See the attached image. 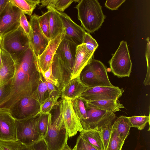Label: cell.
Returning <instances> with one entry per match:
<instances>
[{
  "instance_id": "6da1fadb",
  "label": "cell",
  "mask_w": 150,
  "mask_h": 150,
  "mask_svg": "<svg viewBox=\"0 0 150 150\" xmlns=\"http://www.w3.org/2000/svg\"><path fill=\"white\" fill-rule=\"evenodd\" d=\"M14 62L15 72L11 79V93L0 104V108L10 110L21 98L31 96L39 82L41 74L38 71L30 47Z\"/></svg>"
},
{
  "instance_id": "7a4b0ae2",
  "label": "cell",
  "mask_w": 150,
  "mask_h": 150,
  "mask_svg": "<svg viewBox=\"0 0 150 150\" xmlns=\"http://www.w3.org/2000/svg\"><path fill=\"white\" fill-rule=\"evenodd\" d=\"M75 7L77 10L78 18L87 33H93L102 25L105 16L97 0H79Z\"/></svg>"
},
{
  "instance_id": "3957f363",
  "label": "cell",
  "mask_w": 150,
  "mask_h": 150,
  "mask_svg": "<svg viewBox=\"0 0 150 150\" xmlns=\"http://www.w3.org/2000/svg\"><path fill=\"white\" fill-rule=\"evenodd\" d=\"M79 77L89 88L114 86L109 79L106 67L100 61L93 58L83 69Z\"/></svg>"
},
{
  "instance_id": "277c9868",
  "label": "cell",
  "mask_w": 150,
  "mask_h": 150,
  "mask_svg": "<svg viewBox=\"0 0 150 150\" xmlns=\"http://www.w3.org/2000/svg\"><path fill=\"white\" fill-rule=\"evenodd\" d=\"M0 47L15 61L30 46L28 37L19 25L1 36Z\"/></svg>"
},
{
  "instance_id": "5b68a950",
  "label": "cell",
  "mask_w": 150,
  "mask_h": 150,
  "mask_svg": "<svg viewBox=\"0 0 150 150\" xmlns=\"http://www.w3.org/2000/svg\"><path fill=\"white\" fill-rule=\"evenodd\" d=\"M59 111L53 121L51 113L47 114L49 118L48 129L45 136L43 139L46 144L47 150H61L68 140L69 136L62 114L60 110Z\"/></svg>"
},
{
  "instance_id": "8992f818",
  "label": "cell",
  "mask_w": 150,
  "mask_h": 150,
  "mask_svg": "<svg viewBox=\"0 0 150 150\" xmlns=\"http://www.w3.org/2000/svg\"><path fill=\"white\" fill-rule=\"evenodd\" d=\"M109 63L111 71L119 78L129 77L132 71V63L127 42L122 40Z\"/></svg>"
},
{
  "instance_id": "52a82bcc",
  "label": "cell",
  "mask_w": 150,
  "mask_h": 150,
  "mask_svg": "<svg viewBox=\"0 0 150 150\" xmlns=\"http://www.w3.org/2000/svg\"><path fill=\"white\" fill-rule=\"evenodd\" d=\"M87 118L81 122L84 130L93 129L100 132L109 124H113L116 117L114 113L86 106Z\"/></svg>"
},
{
  "instance_id": "ba28073f",
  "label": "cell",
  "mask_w": 150,
  "mask_h": 150,
  "mask_svg": "<svg viewBox=\"0 0 150 150\" xmlns=\"http://www.w3.org/2000/svg\"><path fill=\"white\" fill-rule=\"evenodd\" d=\"M38 116L21 120L15 119L17 141L21 144L29 145L42 138L38 129Z\"/></svg>"
},
{
  "instance_id": "9c48e42d",
  "label": "cell",
  "mask_w": 150,
  "mask_h": 150,
  "mask_svg": "<svg viewBox=\"0 0 150 150\" xmlns=\"http://www.w3.org/2000/svg\"><path fill=\"white\" fill-rule=\"evenodd\" d=\"M62 98L60 104V110L67 134L71 137L76 135L78 132H81L83 129L74 110L72 99L65 96Z\"/></svg>"
},
{
  "instance_id": "30bf717a",
  "label": "cell",
  "mask_w": 150,
  "mask_h": 150,
  "mask_svg": "<svg viewBox=\"0 0 150 150\" xmlns=\"http://www.w3.org/2000/svg\"><path fill=\"white\" fill-rule=\"evenodd\" d=\"M117 86H98L88 88L79 97L84 103L102 100H117L124 92Z\"/></svg>"
},
{
  "instance_id": "8fae6325",
  "label": "cell",
  "mask_w": 150,
  "mask_h": 150,
  "mask_svg": "<svg viewBox=\"0 0 150 150\" xmlns=\"http://www.w3.org/2000/svg\"><path fill=\"white\" fill-rule=\"evenodd\" d=\"M40 105L31 96H28L21 98L9 110L16 120H21L39 116Z\"/></svg>"
},
{
  "instance_id": "7c38bea8",
  "label": "cell",
  "mask_w": 150,
  "mask_h": 150,
  "mask_svg": "<svg viewBox=\"0 0 150 150\" xmlns=\"http://www.w3.org/2000/svg\"><path fill=\"white\" fill-rule=\"evenodd\" d=\"M38 16L34 14L30 16L29 23L31 28L29 38L30 47L35 59L43 52L50 40L42 30L38 20Z\"/></svg>"
},
{
  "instance_id": "4fadbf2b",
  "label": "cell",
  "mask_w": 150,
  "mask_h": 150,
  "mask_svg": "<svg viewBox=\"0 0 150 150\" xmlns=\"http://www.w3.org/2000/svg\"><path fill=\"white\" fill-rule=\"evenodd\" d=\"M22 12L8 0L0 15V36H2L20 25Z\"/></svg>"
},
{
  "instance_id": "5bb4252c",
  "label": "cell",
  "mask_w": 150,
  "mask_h": 150,
  "mask_svg": "<svg viewBox=\"0 0 150 150\" xmlns=\"http://www.w3.org/2000/svg\"><path fill=\"white\" fill-rule=\"evenodd\" d=\"M65 34L64 30L53 39L50 40L43 52L35 59L37 68L40 74H42L49 68L57 48L64 38Z\"/></svg>"
},
{
  "instance_id": "9a60e30c",
  "label": "cell",
  "mask_w": 150,
  "mask_h": 150,
  "mask_svg": "<svg viewBox=\"0 0 150 150\" xmlns=\"http://www.w3.org/2000/svg\"><path fill=\"white\" fill-rule=\"evenodd\" d=\"M0 140L18 141L16 120L9 110L0 108Z\"/></svg>"
},
{
  "instance_id": "2e32d148",
  "label": "cell",
  "mask_w": 150,
  "mask_h": 150,
  "mask_svg": "<svg viewBox=\"0 0 150 150\" xmlns=\"http://www.w3.org/2000/svg\"><path fill=\"white\" fill-rule=\"evenodd\" d=\"M55 10L59 14L65 29L64 38L77 45L83 44L84 37L86 32L85 30L75 23L65 13Z\"/></svg>"
},
{
  "instance_id": "e0dca14e",
  "label": "cell",
  "mask_w": 150,
  "mask_h": 150,
  "mask_svg": "<svg viewBox=\"0 0 150 150\" xmlns=\"http://www.w3.org/2000/svg\"><path fill=\"white\" fill-rule=\"evenodd\" d=\"M77 46L71 42L64 38L59 45L55 53L71 73L74 65Z\"/></svg>"
},
{
  "instance_id": "ac0fdd59",
  "label": "cell",
  "mask_w": 150,
  "mask_h": 150,
  "mask_svg": "<svg viewBox=\"0 0 150 150\" xmlns=\"http://www.w3.org/2000/svg\"><path fill=\"white\" fill-rule=\"evenodd\" d=\"M94 52L87 49L85 44L77 46L75 57L70 80L79 76L84 67L92 58Z\"/></svg>"
},
{
  "instance_id": "d6986e66",
  "label": "cell",
  "mask_w": 150,
  "mask_h": 150,
  "mask_svg": "<svg viewBox=\"0 0 150 150\" xmlns=\"http://www.w3.org/2000/svg\"><path fill=\"white\" fill-rule=\"evenodd\" d=\"M52 74L59 84L58 90V94L60 95L63 87L70 80L71 73L56 54L52 60Z\"/></svg>"
},
{
  "instance_id": "ffe728a7",
  "label": "cell",
  "mask_w": 150,
  "mask_h": 150,
  "mask_svg": "<svg viewBox=\"0 0 150 150\" xmlns=\"http://www.w3.org/2000/svg\"><path fill=\"white\" fill-rule=\"evenodd\" d=\"M1 64L0 67V86L13 78L16 69L13 60L7 52L1 47Z\"/></svg>"
},
{
  "instance_id": "44dd1931",
  "label": "cell",
  "mask_w": 150,
  "mask_h": 150,
  "mask_svg": "<svg viewBox=\"0 0 150 150\" xmlns=\"http://www.w3.org/2000/svg\"><path fill=\"white\" fill-rule=\"evenodd\" d=\"M89 88L78 76L69 81L63 87L61 94L62 98L65 96L73 100L79 97Z\"/></svg>"
},
{
  "instance_id": "7402d4cb",
  "label": "cell",
  "mask_w": 150,
  "mask_h": 150,
  "mask_svg": "<svg viewBox=\"0 0 150 150\" xmlns=\"http://www.w3.org/2000/svg\"><path fill=\"white\" fill-rule=\"evenodd\" d=\"M86 106L112 113L121 110L125 108L123 105L117 100H102L84 103Z\"/></svg>"
},
{
  "instance_id": "603a6c76",
  "label": "cell",
  "mask_w": 150,
  "mask_h": 150,
  "mask_svg": "<svg viewBox=\"0 0 150 150\" xmlns=\"http://www.w3.org/2000/svg\"><path fill=\"white\" fill-rule=\"evenodd\" d=\"M49 11V25L50 35L52 40L65 30L61 19L56 11L53 8L47 7Z\"/></svg>"
},
{
  "instance_id": "cb8c5ba5",
  "label": "cell",
  "mask_w": 150,
  "mask_h": 150,
  "mask_svg": "<svg viewBox=\"0 0 150 150\" xmlns=\"http://www.w3.org/2000/svg\"><path fill=\"white\" fill-rule=\"evenodd\" d=\"M79 136L98 150H105L100 132L83 129L80 132Z\"/></svg>"
},
{
  "instance_id": "d4e9b609",
  "label": "cell",
  "mask_w": 150,
  "mask_h": 150,
  "mask_svg": "<svg viewBox=\"0 0 150 150\" xmlns=\"http://www.w3.org/2000/svg\"><path fill=\"white\" fill-rule=\"evenodd\" d=\"M117 133L122 141L125 140L129 134L130 128L131 127L129 119L125 116H121L113 123Z\"/></svg>"
},
{
  "instance_id": "484cf974",
  "label": "cell",
  "mask_w": 150,
  "mask_h": 150,
  "mask_svg": "<svg viewBox=\"0 0 150 150\" xmlns=\"http://www.w3.org/2000/svg\"><path fill=\"white\" fill-rule=\"evenodd\" d=\"M79 0H42L39 9L46 6L53 8L55 10L60 12H63L74 2H78Z\"/></svg>"
},
{
  "instance_id": "4316f807",
  "label": "cell",
  "mask_w": 150,
  "mask_h": 150,
  "mask_svg": "<svg viewBox=\"0 0 150 150\" xmlns=\"http://www.w3.org/2000/svg\"><path fill=\"white\" fill-rule=\"evenodd\" d=\"M11 3L19 8L25 14L31 16L40 0H10Z\"/></svg>"
},
{
  "instance_id": "83f0119b",
  "label": "cell",
  "mask_w": 150,
  "mask_h": 150,
  "mask_svg": "<svg viewBox=\"0 0 150 150\" xmlns=\"http://www.w3.org/2000/svg\"><path fill=\"white\" fill-rule=\"evenodd\" d=\"M47 86L45 81H44L41 74L39 82L36 90L31 96L40 104L47 98Z\"/></svg>"
},
{
  "instance_id": "f1b7e54d",
  "label": "cell",
  "mask_w": 150,
  "mask_h": 150,
  "mask_svg": "<svg viewBox=\"0 0 150 150\" xmlns=\"http://www.w3.org/2000/svg\"><path fill=\"white\" fill-rule=\"evenodd\" d=\"M124 143L119 136L113 123L110 137L105 150H121Z\"/></svg>"
},
{
  "instance_id": "f546056e",
  "label": "cell",
  "mask_w": 150,
  "mask_h": 150,
  "mask_svg": "<svg viewBox=\"0 0 150 150\" xmlns=\"http://www.w3.org/2000/svg\"><path fill=\"white\" fill-rule=\"evenodd\" d=\"M74 110L79 119L81 122L87 118V112L84 102L81 99L77 98L72 100Z\"/></svg>"
},
{
  "instance_id": "4dcf8cb0",
  "label": "cell",
  "mask_w": 150,
  "mask_h": 150,
  "mask_svg": "<svg viewBox=\"0 0 150 150\" xmlns=\"http://www.w3.org/2000/svg\"><path fill=\"white\" fill-rule=\"evenodd\" d=\"M59 97V95L57 94L55 96H49L46 98L40 104L39 115L42 114H47L50 112L54 106L57 104V100Z\"/></svg>"
},
{
  "instance_id": "1f68e13d",
  "label": "cell",
  "mask_w": 150,
  "mask_h": 150,
  "mask_svg": "<svg viewBox=\"0 0 150 150\" xmlns=\"http://www.w3.org/2000/svg\"><path fill=\"white\" fill-rule=\"evenodd\" d=\"M131 127L137 128L139 130L144 129L147 123H150V115L127 117Z\"/></svg>"
},
{
  "instance_id": "d6a6232c",
  "label": "cell",
  "mask_w": 150,
  "mask_h": 150,
  "mask_svg": "<svg viewBox=\"0 0 150 150\" xmlns=\"http://www.w3.org/2000/svg\"><path fill=\"white\" fill-rule=\"evenodd\" d=\"M49 11L38 16V20L40 27L46 37L50 40V35L49 25Z\"/></svg>"
},
{
  "instance_id": "836d02e7",
  "label": "cell",
  "mask_w": 150,
  "mask_h": 150,
  "mask_svg": "<svg viewBox=\"0 0 150 150\" xmlns=\"http://www.w3.org/2000/svg\"><path fill=\"white\" fill-rule=\"evenodd\" d=\"M49 118L47 114H42L38 117L37 127L38 132L41 138L44 137L47 132Z\"/></svg>"
},
{
  "instance_id": "e575fe53",
  "label": "cell",
  "mask_w": 150,
  "mask_h": 150,
  "mask_svg": "<svg viewBox=\"0 0 150 150\" xmlns=\"http://www.w3.org/2000/svg\"><path fill=\"white\" fill-rule=\"evenodd\" d=\"M20 150H47L46 144L43 138L29 145L20 144Z\"/></svg>"
},
{
  "instance_id": "d590c367",
  "label": "cell",
  "mask_w": 150,
  "mask_h": 150,
  "mask_svg": "<svg viewBox=\"0 0 150 150\" xmlns=\"http://www.w3.org/2000/svg\"><path fill=\"white\" fill-rule=\"evenodd\" d=\"M83 43L85 44L88 49L94 52L98 46L96 41L86 32L84 37Z\"/></svg>"
},
{
  "instance_id": "8d00e7d4",
  "label": "cell",
  "mask_w": 150,
  "mask_h": 150,
  "mask_svg": "<svg viewBox=\"0 0 150 150\" xmlns=\"http://www.w3.org/2000/svg\"><path fill=\"white\" fill-rule=\"evenodd\" d=\"M73 150H98L90 144L79 136L76 140V144Z\"/></svg>"
},
{
  "instance_id": "74e56055",
  "label": "cell",
  "mask_w": 150,
  "mask_h": 150,
  "mask_svg": "<svg viewBox=\"0 0 150 150\" xmlns=\"http://www.w3.org/2000/svg\"><path fill=\"white\" fill-rule=\"evenodd\" d=\"M113 124L109 125L100 132L105 150L107 148L110 137Z\"/></svg>"
},
{
  "instance_id": "f35d334b",
  "label": "cell",
  "mask_w": 150,
  "mask_h": 150,
  "mask_svg": "<svg viewBox=\"0 0 150 150\" xmlns=\"http://www.w3.org/2000/svg\"><path fill=\"white\" fill-rule=\"evenodd\" d=\"M20 144L18 141L0 140V150H20Z\"/></svg>"
},
{
  "instance_id": "ab89813d",
  "label": "cell",
  "mask_w": 150,
  "mask_h": 150,
  "mask_svg": "<svg viewBox=\"0 0 150 150\" xmlns=\"http://www.w3.org/2000/svg\"><path fill=\"white\" fill-rule=\"evenodd\" d=\"M52 63L49 68L41 74L45 81L52 84L58 88L59 86V84L58 80L54 77L52 74Z\"/></svg>"
},
{
  "instance_id": "60d3db41",
  "label": "cell",
  "mask_w": 150,
  "mask_h": 150,
  "mask_svg": "<svg viewBox=\"0 0 150 150\" xmlns=\"http://www.w3.org/2000/svg\"><path fill=\"white\" fill-rule=\"evenodd\" d=\"M149 38H147L146 40L147 41L146 47V57L147 64V71L146 76L143 83L145 86L150 85V42Z\"/></svg>"
},
{
  "instance_id": "b9f144b4",
  "label": "cell",
  "mask_w": 150,
  "mask_h": 150,
  "mask_svg": "<svg viewBox=\"0 0 150 150\" xmlns=\"http://www.w3.org/2000/svg\"><path fill=\"white\" fill-rule=\"evenodd\" d=\"M11 79L0 86V104L10 94Z\"/></svg>"
},
{
  "instance_id": "7bdbcfd3",
  "label": "cell",
  "mask_w": 150,
  "mask_h": 150,
  "mask_svg": "<svg viewBox=\"0 0 150 150\" xmlns=\"http://www.w3.org/2000/svg\"><path fill=\"white\" fill-rule=\"evenodd\" d=\"M20 25L26 34L29 39L31 33V28L30 25L25 15L22 12L20 16L19 21Z\"/></svg>"
},
{
  "instance_id": "ee69618b",
  "label": "cell",
  "mask_w": 150,
  "mask_h": 150,
  "mask_svg": "<svg viewBox=\"0 0 150 150\" xmlns=\"http://www.w3.org/2000/svg\"><path fill=\"white\" fill-rule=\"evenodd\" d=\"M125 1V0H107L105 2V6L112 10H116Z\"/></svg>"
},
{
  "instance_id": "f6af8a7d",
  "label": "cell",
  "mask_w": 150,
  "mask_h": 150,
  "mask_svg": "<svg viewBox=\"0 0 150 150\" xmlns=\"http://www.w3.org/2000/svg\"><path fill=\"white\" fill-rule=\"evenodd\" d=\"M46 83L47 86V91L49 96H52V93L56 91L55 86L52 84L47 82Z\"/></svg>"
},
{
  "instance_id": "bcb514c9",
  "label": "cell",
  "mask_w": 150,
  "mask_h": 150,
  "mask_svg": "<svg viewBox=\"0 0 150 150\" xmlns=\"http://www.w3.org/2000/svg\"><path fill=\"white\" fill-rule=\"evenodd\" d=\"M8 1V0H0V15Z\"/></svg>"
},
{
  "instance_id": "7dc6e473",
  "label": "cell",
  "mask_w": 150,
  "mask_h": 150,
  "mask_svg": "<svg viewBox=\"0 0 150 150\" xmlns=\"http://www.w3.org/2000/svg\"><path fill=\"white\" fill-rule=\"evenodd\" d=\"M61 150H72L67 144V141H66L64 146Z\"/></svg>"
},
{
  "instance_id": "c3c4849f",
  "label": "cell",
  "mask_w": 150,
  "mask_h": 150,
  "mask_svg": "<svg viewBox=\"0 0 150 150\" xmlns=\"http://www.w3.org/2000/svg\"><path fill=\"white\" fill-rule=\"evenodd\" d=\"M1 64V50L0 45V67Z\"/></svg>"
},
{
  "instance_id": "681fc988",
  "label": "cell",
  "mask_w": 150,
  "mask_h": 150,
  "mask_svg": "<svg viewBox=\"0 0 150 150\" xmlns=\"http://www.w3.org/2000/svg\"><path fill=\"white\" fill-rule=\"evenodd\" d=\"M1 36H0V44H1Z\"/></svg>"
}]
</instances>
